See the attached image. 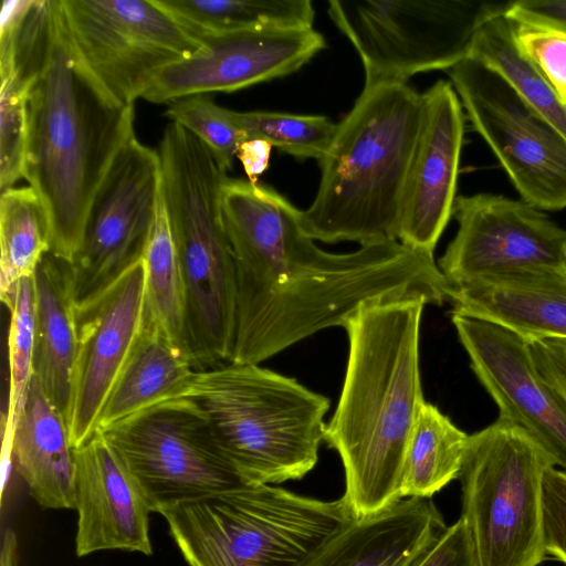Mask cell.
Instances as JSON below:
<instances>
[{
	"mask_svg": "<svg viewBox=\"0 0 566 566\" xmlns=\"http://www.w3.org/2000/svg\"><path fill=\"white\" fill-rule=\"evenodd\" d=\"M221 205L237 282L230 363L259 365L322 329L344 327L375 300L449 302L452 285L433 255L398 240L324 251L303 230L300 209L249 180L229 178Z\"/></svg>",
	"mask_w": 566,
	"mask_h": 566,
	"instance_id": "obj_1",
	"label": "cell"
},
{
	"mask_svg": "<svg viewBox=\"0 0 566 566\" xmlns=\"http://www.w3.org/2000/svg\"><path fill=\"white\" fill-rule=\"evenodd\" d=\"M0 54L28 81L23 178L45 208L50 252L73 262L92 201L134 134L117 101L78 53L60 0L3 2Z\"/></svg>",
	"mask_w": 566,
	"mask_h": 566,
	"instance_id": "obj_2",
	"label": "cell"
},
{
	"mask_svg": "<svg viewBox=\"0 0 566 566\" xmlns=\"http://www.w3.org/2000/svg\"><path fill=\"white\" fill-rule=\"evenodd\" d=\"M421 296L367 302L346 322L348 358L327 444L340 457L355 520L402 500L408 444L426 401L420 374Z\"/></svg>",
	"mask_w": 566,
	"mask_h": 566,
	"instance_id": "obj_3",
	"label": "cell"
},
{
	"mask_svg": "<svg viewBox=\"0 0 566 566\" xmlns=\"http://www.w3.org/2000/svg\"><path fill=\"white\" fill-rule=\"evenodd\" d=\"M423 117L407 84L363 88L318 161L321 179L301 226L315 241L398 240L406 178Z\"/></svg>",
	"mask_w": 566,
	"mask_h": 566,
	"instance_id": "obj_4",
	"label": "cell"
},
{
	"mask_svg": "<svg viewBox=\"0 0 566 566\" xmlns=\"http://www.w3.org/2000/svg\"><path fill=\"white\" fill-rule=\"evenodd\" d=\"M157 153L182 281L187 356L195 370L230 364L237 282L221 205L227 171L199 138L176 123L165 128Z\"/></svg>",
	"mask_w": 566,
	"mask_h": 566,
	"instance_id": "obj_5",
	"label": "cell"
},
{
	"mask_svg": "<svg viewBox=\"0 0 566 566\" xmlns=\"http://www.w3.org/2000/svg\"><path fill=\"white\" fill-rule=\"evenodd\" d=\"M207 416L216 446L245 485L300 480L314 469L329 399L255 364L195 370L175 397Z\"/></svg>",
	"mask_w": 566,
	"mask_h": 566,
	"instance_id": "obj_6",
	"label": "cell"
},
{
	"mask_svg": "<svg viewBox=\"0 0 566 566\" xmlns=\"http://www.w3.org/2000/svg\"><path fill=\"white\" fill-rule=\"evenodd\" d=\"M188 566H298L353 516L343 501L245 485L159 512Z\"/></svg>",
	"mask_w": 566,
	"mask_h": 566,
	"instance_id": "obj_7",
	"label": "cell"
},
{
	"mask_svg": "<svg viewBox=\"0 0 566 566\" xmlns=\"http://www.w3.org/2000/svg\"><path fill=\"white\" fill-rule=\"evenodd\" d=\"M553 467L530 433L500 418L469 436L460 517L481 566H538L546 558L543 481Z\"/></svg>",
	"mask_w": 566,
	"mask_h": 566,
	"instance_id": "obj_8",
	"label": "cell"
},
{
	"mask_svg": "<svg viewBox=\"0 0 566 566\" xmlns=\"http://www.w3.org/2000/svg\"><path fill=\"white\" fill-rule=\"evenodd\" d=\"M510 2L478 0H331L327 13L357 51L364 87L406 84L421 72L469 56L479 29Z\"/></svg>",
	"mask_w": 566,
	"mask_h": 566,
	"instance_id": "obj_9",
	"label": "cell"
},
{
	"mask_svg": "<svg viewBox=\"0 0 566 566\" xmlns=\"http://www.w3.org/2000/svg\"><path fill=\"white\" fill-rule=\"evenodd\" d=\"M71 38L93 74L134 105L166 67L206 45L158 0H60Z\"/></svg>",
	"mask_w": 566,
	"mask_h": 566,
	"instance_id": "obj_10",
	"label": "cell"
},
{
	"mask_svg": "<svg viewBox=\"0 0 566 566\" xmlns=\"http://www.w3.org/2000/svg\"><path fill=\"white\" fill-rule=\"evenodd\" d=\"M102 432L127 462L153 513L245 486L219 452L207 416L186 397L161 400Z\"/></svg>",
	"mask_w": 566,
	"mask_h": 566,
	"instance_id": "obj_11",
	"label": "cell"
},
{
	"mask_svg": "<svg viewBox=\"0 0 566 566\" xmlns=\"http://www.w3.org/2000/svg\"><path fill=\"white\" fill-rule=\"evenodd\" d=\"M449 75L473 128L521 200L539 210L565 209L566 138L480 61L467 57Z\"/></svg>",
	"mask_w": 566,
	"mask_h": 566,
	"instance_id": "obj_12",
	"label": "cell"
},
{
	"mask_svg": "<svg viewBox=\"0 0 566 566\" xmlns=\"http://www.w3.org/2000/svg\"><path fill=\"white\" fill-rule=\"evenodd\" d=\"M160 185L158 153L133 135L95 193L71 263L76 306L101 295L144 259Z\"/></svg>",
	"mask_w": 566,
	"mask_h": 566,
	"instance_id": "obj_13",
	"label": "cell"
},
{
	"mask_svg": "<svg viewBox=\"0 0 566 566\" xmlns=\"http://www.w3.org/2000/svg\"><path fill=\"white\" fill-rule=\"evenodd\" d=\"M453 214L458 231L438 263L452 287L494 274L566 270V230L523 200L459 196Z\"/></svg>",
	"mask_w": 566,
	"mask_h": 566,
	"instance_id": "obj_14",
	"label": "cell"
},
{
	"mask_svg": "<svg viewBox=\"0 0 566 566\" xmlns=\"http://www.w3.org/2000/svg\"><path fill=\"white\" fill-rule=\"evenodd\" d=\"M146 319L144 259L105 292L76 306L77 348L66 426L81 448L98 431L103 408Z\"/></svg>",
	"mask_w": 566,
	"mask_h": 566,
	"instance_id": "obj_15",
	"label": "cell"
},
{
	"mask_svg": "<svg viewBox=\"0 0 566 566\" xmlns=\"http://www.w3.org/2000/svg\"><path fill=\"white\" fill-rule=\"evenodd\" d=\"M451 319L499 418L524 429L566 471V399L537 369L531 345L494 323L458 314Z\"/></svg>",
	"mask_w": 566,
	"mask_h": 566,
	"instance_id": "obj_16",
	"label": "cell"
},
{
	"mask_svg": "<svg viewBox=\"0 0 566 566\" xmlns=\"http://www.w3.org/2000/svg\"><path fill=\"white\" fill-rule=\"evenodd\" d=\"M206 49L159 73L142 98L151 103L233 92L296 72L325 48L308 29H268L202 35Z\"/></svg>",
	"mask_w": 566,
	"mask_h": 566,
	"instance_id": "obj_17",
	"label": "cell"
},
{
	"mask_svg": "<svg viewBox=\"0 0 566 566\" xmlns=\"http://www.w3.org/2000/svg\"><path fill=\"white\" fill-rule=\"evenodd\" d=\"M422 99V124L406 178L397 239L433 255L453 214L464 114L448 81L434 83Z\"/></svg>",
	"mask_w": 566,
	"mask_h": 566,
	"instance_id": "obj_18",
	"label": "cell"
},
{
	"mask_svg": "<svg viewBox=\"0 0 566 566\" xmlns=\"http://www.w3.org/2000/svg\"><path fill=\"white\" fill-rule=\"evenodd\" d=\"M75 553L120 549L153 554L150 504L119 451L102 431L74 449Z\"/></svg>",
	"mask_w": 566,
	"mask_h": 566,
	"instance_id": "obj_19",
	"label": "cell"
},
{
	"mask_svg": "<svg viewBox=\"0 0 566 566\" xmlns=\"http://www.w3.org/2000/svg\"><path fill=\"white\" fill-rule=\"evenodd\" d=\"M451 314L500 325L528 344L566 339V270L494 274L451 287Z\"/></svg>",
	"mask_w": 566,
	"mask_h": 566,
	"instance_id": "obj_20",
	"label": "cell"
},
{
	"mask_svg": "<svg viewBox=\"0 0 566 566\" xmlns=\"http://www.w3.org/2000/svg\"><path fill=\"white\" fill-rule=\"evenodd\" d=\"M446 527L431 499L406 497L353 520L298 566H409Z\"/></svg>",
	"mask_w": 566,
	"mask_h": 566,
	"instance_id": "obj_21",
	"label": "cell"
},
{
	"mask_svg": "<svg viewBox=\"0 0 566 566\" xmlns=\"http://www.w3.org/2000/svg\"><path fill=\"white\" fill-rule=\"evenodd\" d=\"M42 509H74V449L64 417L33 377L3 455Z\"/></svg>",
	"mask_w": 566,
	"mask_h": 566,
	"instance_id": "obj_22",
	"label": "cell"
},
{
	"mask_svg": "<svg viewBox=\"0 0 566 566\" xmlns=\"http://www.w3.org/2000/svg\"><path fill=\"white\" fill-rule=\"evenodd\" d=\"M33 377L66 421L77 348L71 262L46 253L33 274Z\"/></svg>",
	"mask_w": 566,
	"mask_h": 566,
	"instance_id": "obj_23",
	"label": "cell"
},
{
	"mask_svg": "<svg viewBox=\"0 0 566 566\" xmlns=\"http://www.w3.org/2000/svg\"><path fill=\"white\" fill-rule=\"evenodd\" d=\"M193 371L185 350L146 311L144 327L103 408L98 430L177 396Z\"/></svg>",
	"mask_w": 566,
	"mask_h": 566,
	"instance_id": "obj_24",
	"label": "cell"
},
{
	"mask_svg": "<svg viewBox=\"0 0 566 566\" xmlns=\"http://www.w3.org/2000/svg\"><path fill=\"white\" fill-rule=\"evenodd\" d=\"M196 38L248 30L313 28L308 0H158Z\"/></svg>",
	"mask_w": 566,
	"mask_h": 566,
	"instance_id": "obj_25",
	"label": "cell"
},
{
	"mask_svg": "<svg viewBox=\"0 0 566 566\" xmlns=\"http://www.w3.org/2000/svg\"><path fill=\"white\" fill-rule=\"evenodd\" d=\"M468 441L469 434L438 407L424 401L407 449L401 497L430 499L458 479Z\"/></svg>",
	"mask_w": 566,
	"mask_h": 566,
	"instance_id": "obj_26",
	"label": "cell"
},
{
	"mask_svg": "<svg viewBox=\"0 0 566 566\" xmlns=\"http://www.w3.org/2000/svg\"><path fill=\"white\" fill-rule=\"evenodd\" d=\"M505 13L490 19L479 29L468 57L499 73L566 138V105L542 71L518 48L515 36L517 22Z\"/></svg>",
	"mask_w": 566,
	"mask_h": 566,
	"instance_id": "obj_27",
	"label": "cell"
},
{
	"mask_svg": "<svg viewBox=\"0 0 566 566\" xmlns=\"http://www.w3.org/2000/svg\"><path fill=\"white\" fill-rule=\"evenodd\" d=\"M0 297L9 310L18 283L50 252L49 218L33 188L0 193Z\"/></svg>",
	"mask_w": 566,
	"mask_h": 566,
	"instance_id": "obj_28",
	"label": "cell"
},
{
	"mask_svg": "<svg viewBox=\"0 0 566 566\" xmlns=\"http://www.w3.org/2000/svg\"><path fill=\"white\" fill-rule=\"evenodd\" d=\"M144 263L146 268L147 314L160 324L186 353L182 281L178 255L161 196V185Z\"/></svg>",
	"mask_w": 566,
	"mask_h": 566,
	"instance_id": "obj_29",
	"label": "cell"
},
{
	"mask_svg": "<svg viewBox=\"0 0 566 566\" xmlns=\"http://www.w3.org/2000/svg\"><path fill=\"white\" fill-rule=\"evenodd\" d=\"M235 123L245 138H260L281 153L319 161L335 136L337 124L323 115L280 112H235Z\"/></svg>",
	"mask_w": 566,
	"mask_h": 566,
	"instance_id": "obj_30",
	"label": "cell"
},
{
	"mask_svg": "<svg viewBox=\"0 0 566 566\" xmlns=\"http://www.w3.org/2000/svg\"><path fill=\"white\" fill-rule=\"evenodd\" d=\"M8 329L9 390L3 419V447L9 443L33 378L34 282L22 279L15 290Z\"/></svg>",
	"mask_w": 566,
	"mask_h": 566,
	"instance_id": "obj_31",
	"label": "cell"
},
{
	"mask_svg": "<svg viewBox=\"0 0 566 566\" xmlns=\"http://www.w3.org/2000/svg\"><path fill=\"white\" fill-rule=\"evenodd\" d=\"M0 191L23 178L28 138V81L0 55Z\"/></svg>",
	"mask_w": 566,
	"mask_h": 566,
	"instance_id": "obj_32",
	"label": "cell"
},
{
	"mask_svg": "<svg viewBox=\"0 0 566 566\" xmlns=\"http://www.w3.org/2000/svg\"><path fill=\"white\" fill-rule=\"evenodd\" d=\"M165 116L199 138L226 171L245 136L235 123L234 111L216 104L206 94H196L167 103Z\"/></svg>",
	"mask_w": 566,
	"mask_h": 566,
	"instance_id": "obj_33",
	"label": "cell"
},
{
	"mask_svg": "<svg viewBox=\"0 0 566 566\" xmlns=\"http://www.w3.org/2000/svg\"><path fill=\"white\" fill-rule=\"evenodd\" d=\"M515 36L566 105V31L517 22Z\"/></svg>",
	"mask_w": 566,
	"mask_h": 566,
	"instance_id": "obj_34",
	"label": "cell"
},
{
	"mask_svg": "<svg viewBox=\"0 0 566 566\" xmlns=\"http://www.w3.org/2000/svg\"><path fill=\"white\" fill-rule=\"evenodd\" d=\"M543 531L546 555L566 565V471L555 467L543 481Z\"/></svg>",
	"mask_w": 566,
	"mask_h": 566,
	"instance_id": "obj_35",
	"label": "cell"
},
{
	"mask_svg": "<svg viewBox=\"0 0 566 566\" xmlns=\"http://www.w3.org/2000/svg\"><path fill=\"white\" fill-rule=\"evenodd\" d=\"M409 566H481L470 530L462 517L447 526Z\"/></svg>",
	"mask_w": 566,
	"mask_h": 566,
	"instance_id": "obj_36",
	"label": "cell"
},
{
	"mask_svg": "<svg viewBox=\"0 0 566 566\" xmlns=\"http://www.w3.org/2000/svg\"><path fill=\"white\" fill-rule=\"evenodd\" d=\"M505 14L518 23L566 31V0L512 1Z\"/></svg>",
	"mask_w": 566,
	"mask_h": 566,
	"instance_id": "obj_37",
	"label": "cell"
},
{
	"mask_svg": "<svg viewBox=\"0 0 566 566\" xmlns=\"http://www.w3.org/2000/svg\"><path fill=\"white\" fill-rule=\"evenodd\" d=\"M530 345L544 379L566 399V339H544Z\"/></svg>",
	"mask_w": 566,
	"mask_h": 566,
	"instance_id": "obj_38",
	"label": "cell"
},
{
	"mask_svg": "<svg viewBox=\"0 0 566 566\" xmlns=\"http://www.w3.org/2000/svg\"><path fill=\"white\" fill-rule=\"evenodd\" d=\"M272 145L260 138H248L240 144L237 158L250 182L256 184L258 177L268 169Z\"/></svg>",
	"mask_w": 566,
	"mask_h": 566,
	"instance_id": "obj_39",
	"label": "cell"
},
{
	"mask_svg": "<svg viewBox=\"0 0 566 566\" xmlns=\"http://www.w3.org/2000/svg\"><path fill=\"white\" fill-rule=\"evenodd\" d=\"M0 566H19L18 536L11 527L2 533Z\"/></svg>",
	"mask_w": 566,
	"mask_h": 566,
	"instance_id": "obj_40",
	"label": "cell"
}]
</instances>
